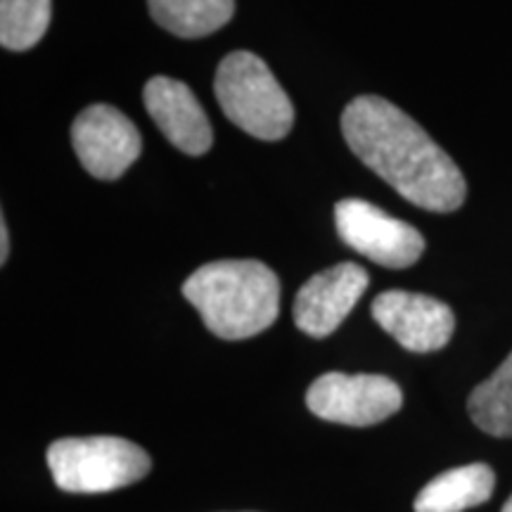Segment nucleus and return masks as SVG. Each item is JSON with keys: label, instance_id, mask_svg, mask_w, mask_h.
<instances>
[{"label": "nucleus", "instance_id": "1", "mask_svg": "<svg viewBox=\"0 0 512 512\" xmlns=\"http://www.w3.org/2000/svg\"><path fill=\"white\" fill-rule=\"evenodd\" d=\"M349 150L415 207L448 214L465 202L467 183L418 121L389 100L361 95L342 114Z\"/></svg>", "mask_w": 512, "mask_h": 512}, {"label": "nucleus", "instance_id": "2", "mask_svg": "<svg viewBox=\"0 0 512 512\" xmlns=\"http://www.w3.org/2000/svg\"><path fill=\"white\" fill-rule=\"evenodd\" d=\"M211 335L249 339L271 328L280 313V280L254 259L211 261L183 283Z\"/></svg>", "mask_w": 512, "mask_h": 512}, {"label": "nucleus", "instance_id": "3", "mask_svg": "<svg viewBox=\"0 0 512 512\" xmlns=\"http://www.w3.org/2000/svg\"><path fill=\"white\" fill-rule=\"evenodd\" d=\"M214 93L223 114L249 136L273 143L292 131V100L259 55L235 50L223 57Z\"/></svg>", "mask_w": 512, "mask_h": 512}, {"label": "nucleus", "instance_id": "4", "mask_svg": "<svg viewBox=\"0 0 512 512\" xmlns=\"http://www.w3.org/2000/svg\"><path fill=\"white\" fill-rule=\"evenodd\" d=\"M55 484L67 494H107L147 477L152 460L121 437H72L50 444L46 453Z\"/></svg>", "mask_w": 512, "mask_h": 512}, {"label": "nucleus", "instance_id": "5", "mask_svg": "<svg viewBox=\"0 0 512 512\" xmlns=\"http://www.w3.org/2000/svg\"><path fill=\"white\" fill-rule=\"evenodd\" d=\"M401 403V387L384 375L325 373L306 392V406L316 418L349 427L377 425Z\"/></svg>", "mask_w": 512, "mask_h": 512}, {"label": "nucleus", "instance_id": "6", "mask_svg": "<svg viewBox=\"0 0 512 512\" xmlns=\"http://www.w3.org/2000/svg\"><path fill=\"white\" fill-rule=\"evenodd\" d=\"M335 226L344 245L380 266L408 268L425 252V238L418 228L356 197L337 202Z\"/></svg>", "mask_w": 512, "mask_h": 512}, {"label": "nucleus", "instance_id": "7", "mask_svg": "<svg viewBox=\"0 0 512 512\" xmlns=\"http://www.w3.org/2000/svg\"><path fill=\"white\" fill-rule=\"evenodd\" d=\"M72 145L83 169L98 181H117L143 152L136 124L112 105L86 107L72 124Z\"/></svg>", "mask_w": 512, "mask_h": 512}, {"label": "nucleus", "instance_id": "8", "mask_svg": "<svg viewBox=\"0 0 512 512\" xmlns=\"http://www.w3.org/2000/svg\"><path fill=\"white\" fill-rule=\"evenodd\" d=\"M370 313L384 332L413 354L444 349L456 330L451 306L418 292L389 290L377 294Z\"/></svg>", "mask_w": 512, "mask_h": 512}, {"label": "nucleus", "instance_id": "9", "mask_svg": "<svg viewBox=\"0 0 512 512\" xmlns=\"http://www.w3.org/2000/svg\"><path fill=\"white\" fill-rule=\"evenodd\" d=\"M368 285L366 268L349 261L316 273L294 297V325L304 335L316 339L332 335L358 304Z\"/></svg>", "mask_w": 512, "mask_h": 512}, {"label": "nucleus", "instance_id": "10", "mask_svg": "<svg viewBox=\"0 0 512 512\" xmlns=\"http://www.w3.org/2000/svg\"><path fill=\"white\" fill-rule=\"evenodd\" d=\"M143 100L147 114L176 150L192 157L209 152L214 143L209 117L183 81L155 76L145 83Z\"/></svg>", "mask_w": 512, "mask_h": 512}, {"label": "nucleus", "instance_id": "11", "mask_svg": "<svg viewBox=\"0 0 512 512\" xmlns=\"http://www.w3.org/2000/svg\"><path fill=\"white\" fill-rule=\"evenodd\" d=\"M496 475L489 465L472 463L441 472L415 498V512H463L486 503L494 494Z\"/></svg>", "mask_w": 512, "mask_h": 512}, {"label": "nucleus", "instance_id": "12", "mask_svg": "<svg viewBox=\"0 0 512 512\" xmlns=\"http://www.w3.org/2000/svg\"><path fill=\"white\" fill-rule=\"evenodd\" d=\"M159 27L181 38L214 34L233 19L235 0H147Z\"/></svg>", "mask_w": 512, "mask_h": 512}, {"label": "nucleus", "instance_id": "13", "mask_svg": "<svg viewBox=\"0 0 512 512\" xmlns=\"http://www.w3.org/2000/svg\"><path fill=\"white\" fill-rule=\"evenodd\" d=\"M467 411L482 432L501 439L512 437V351L489 380L472 389Z\"/></svg>", "mask_w": 512, "mask_h": 512}, {"label": "nucleus", "instance_id": "14", "mask_svg": "<svg viewBox=\"0 0 512 512\" xmlns=\"http://www.w3.org/2000/svg\"><path fill=\"white\" fill-rule=\"evenodd\" d=\"M50 17V0H0V43L15 53L31 50L46 36Z\"/></svg>", "mask_w": 512, "mask_h": 512}, {"label": "nucleus", "instance_id": "15", "mask_svg": "<svg viewBox=\"0 0 512 512\" xmlns=\"http://www.w3.org/2000/svg\"><path fill=\"white\" fill-rule=\"evenodd\" d=\"M10 256V233L8 223H5V216L0 219V264H5Z\"/></svg>", "mask_w": 512, "mask_h": 512}, {"label": "nucleus", "instance_id": "16", "mask_svg": "<svg viewBox=\"0 0 512 512\" xmlns=\"http://www.w3.org/2000/svg\"><path fill=\"white\" fill-rule=\"evenodd\" d=\"M501 512H512V496L508 498V503L503 505V510H501Z\"/></svg>", "mask_w": 512, "mask_h": 512}]
</instances>
